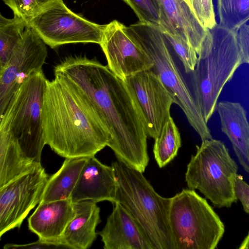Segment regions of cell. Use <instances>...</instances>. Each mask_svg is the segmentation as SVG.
Returning a JSON list of instances; mask_svg holds the SVG:
<instances>
[{
    "label": "cell",
    "mask_w": 249,
    "mask_h": 249,
    "mask_svg": "<svg viewBox=\"0 0 249 249\" xmlns=\"http://www.w3.org/2000/svg\"><path fill=\"white\" fill-rule=\"evenodd\" d=\"M210 30L212 40L203 47L190 73L192 94L207 123L216 109L223 87L243 64L238 31L218 24Z\"/></svg>",
    "instance_id": "cell-5"
},
{
    "label": "cell",
    "mask_w": 249,
    "mask_h": 249,
    "mask_svg": "<svg viewBox=\"0 0 249 249\" xmlns=\"http://www.w3.org/2000/svg\"><path fill=\"white\" fill-rule=\"evenodd\" d=\"M124 81L142 115L148 137L156 139L171 117L174 99L152 70L129 76Z\"/></svg>",
    "instance_id": "cell-12"
},
{
    "label": "cell",
    "mask_w": 249,
    "mask_h": 249,
    "mask_svg": "<svg viewBox=\"0 0 249 249\" xmlns=\"http://www.w3.org/2000/svg\"><path fill=\"white\" fill-rule=\"evenodd\" d=\"M237 37L243 62L249 64V24H244L239 29Z\"/></svg>",
    "instance_id": "cell-30"
},
{
    "label": "cell",
    "mask_w": 249,
    "mask_h": 249,
    "mask_svg": "<svg viewBox=\"0 0 249 249\" xmlns=\"http://www.w3.org/2000/svg\"><path fill=\"white\" fill-rule=\"evenodd\" d=\"M54 73L70 81L89 101L110 134L108 146L119 159L143 172L149 162L145 123L125 82L96 59L66 57Z\"/></svg>",
    "instance_id": "cell-1"
},
{
    "label": "cell",
    "mask_w": 249,
    "mask_h": 249,
    "mask_svg": "<svg viewBox=\"0 0 249 249\" xmlns=\"http://www.w3.org/2000/svg\"><path fill=\"white\" fill-rule=\"evenodd\" d=\"M130 36L152 59L153 70L160 77L202 141L212 139L207 123L198 107L192 91L172 55L169 43L158 26L139 21L126 26Z\"/></svg>",
    "instance_id": "cell-6"
},
{
    "label": "cell",
    "mask_w": 249,
    "mask_h": 249,
    "mask_svg": "<svg viewBox=\"0 0 249 249\" xmlns=\"http://www.w3.org/2000/svg\"><path fill=\"white\" fill-rule=\"evenodd\" d=\"M154 140V157L159 167L162 168L175 158L181 146L180 133L171 116Z\"/></svg>",
    "instance_id": "cell-21"
},
{
    "label": "cell",
    "mask_w": 249,
    "mask_h": 249,
    "mask_svg": "<svg viewBox=\"0 0 249 249\" xmlns=\"http://www.w3.org/2000/svg\"><path fill=\"white\" fill-rule=\"evenodd\" d=\"M160 8L158 26L161 31L181 37L198 55L212 40L210 30L200 22L186 0H161Z\"/></svg>",
    "instance_id": "cell-14"
},
{
    "label": "cell",
    "mask_w": 249,
    "mask_h": 249,
    "mask_svg": "<svg viewBox=\"0 0 249 249\" xmlns=\"http://www.w3.org/2000/svg\"><path fill=\"white\" fill-rule=\"evenodd\" d=\"M47 81L43 70L32 74L14 93L0 116V130L9 135L3 145V159L17 175L41 165L45 145L42 113Z\"/></svg>",
    "instance_id": "cell-3"
},
{
    "label": "cell",
    "mask_w": 249,
    "mask_h": 249,
    "mask_svg": "<svg viewBox=\"0 0 249 249\" xmlns=\"http://www.w3.org/2000/svg\"><path fill=\"white\" fill-rule=\"evenodd\" d=\"M66 248L61 243L39 239L36 242L26 244H7L3 246L4 249H47Z\"/></svg>",
    "instance_id": "cell-29"
},
{
    "label": "cell",
    "mask_w": 249,
    "mask_h": 249,
    "mask_svg": "<svg viewBox=\"0 0 249 249\" xmlns=\"http://www.w3.org/2000/svg\"><path fill=\"white\" fill-rule=\"evenodd\" d=\"M216 109L221 128L231 141L239 162L249 173V123L247 112L237 102H220Z\"/></svg>",
    "instance_id": "cell-18"
},
{
    "label": "cell",
    "mask_w": 249,
    "mask_h": 249,
    "mask_svg": "<svg viewBox=\"0 0 249 249\" xmlns=\"http://www.w3.org/2000/svg\"><path fill=\"white\" fill-rule=\"evenodd\" d=\"M239 249H249V231L242 243L238 248Z\"/></svg>",
    "instance_id": "cell-31"
},
{
    "label": "cell",
    "mask_w": 249,
    "mask_h": 249,
    "mask_svg": "<svg viewBox=\"0 0 249 249\" xmlns=\"http://www.w3.org/2000/svg\"><path fill=\"white\" fill-rule=\"evenodd\" d=\"M28 26L18 17L14 16L13 18L9 19L0 15V70L8 63Z\"/></svg>",
    "instance_id": "cell-22"
},
{
    "label": "cell",
    "mask_w": 249,
    "mask_h": 249,
    "mask_svg": "<svg viewBox=\"0 0 249 249\" xmlns=\"http://www.w3.org/2000/svg\"><path fill=\"white\" fill-rule=\"evenodd\" d=\"M117 183L113 167L101 163L95 156L87 158L73 190V203L91 200L115 202Z\"/></svg>",
    "instance_id": "cell-15"
},
{
    "label": "cell",
    "mask_w": 249,
    "mask_h": 249,
    "mask_svg": "<svg viewBox=\"0 0 249 249\" xmlns=\"http://www.w3.org/2000/svg\"><path fill=\"white\" fill-rule=\"evenodd\" d=\"M169 220L175 249H214L225 232L207 201L190 189L171 197Z\"/></svg>",
    "instance_id": "cell-8"
},
{
    "label": "cell",
    "mask_w": 249,
    "mask_h": 249,
    "mask_svg": "<svg viewBox=\"0 0 249 249\" xmlns=\"http://www.w3.org/2000/svg\"><path fill=\"white\" fill-rule=\"evenodd\" d=\"M87 158H66L59 170L49 178L39 203L71 199Z\"/></svg>",
    "instance_id": "cell-20"
},
{
    "label": "cell",
    "mask_w": 249,
    "mask_h": 249,
    "mask_svg": "<svg viewBox=\"0 0 249 249\" xmlns=\"http://www.w3.org/2000/svg\"><path fill=\"white\" fill-rule=\"evenodd\" d=\"M75 215L67 225L61 239L67 249H87L96 240L97 225L101 222L97 203L84 200L74 203Z\"/></svg>",
    "instance_id": "cell-19"
},
{
    "label": "cell",
    "mask_w": 249,
    "mask_h": 249,
    "mask_svg": "<svg viewBox=\"0 0 249 249\" xmlns=\"http://www.w3.org/2000/svg\"><path fill=\"white\" fill-rule=\"evenodd\" d=\"M218 24L238 31L249 20V0H216Z\"/></svg>",
    "instance_id": "cell-23"
},
{
    "label": "cell",
    "mask_w": 249,
    "mask_h": 249,
    "mask_svg": "<svg viewBox=\"0 0 249 249\" xmlns=\"http://www.w3.org/2000/svg\"><path fill=\"white\" fill-rule=\"evenodd\" d=\"M49 177L41 164L0 187V237L19 228L38 205Z\"/></svg>",
    "instance_id": "cell-10"
},
{
    "label": "cell",
    "mask_w": 249,
    "mask_h": 249,
    "mask_svg": "<svg viewBox=\"0 0 249 249\" xmlns=\"http://www.w3.org/2000/svg\"><path fill=\"white\" fill-rule=\"evenodd\" d=\"M106 24L91 22L58 0L34 17L28 26L46 45L54 49L71 43L100 44Z\"/></svg>",
    "instance_id": "cell-9"
},
{
    "label": "cell",
    "mask_w": 249,
    "mask_h": 249,
    "mask_svg": "<svg viewBox=\"0 0 249 249\" xmlns=\"http://www.w3.org/2000/svg\"><path fill=\"white\" fill-rule=\"evenodd\" d=\"M133 10L139 21L159 26L160 3L159 0H123Z\"/></svg>",
    "instance_id": "cell-26"
},
{
    "label": "cell",
    "mask_w": 249,
    "mask_h": 249,
    "mask_svg": "<svg viewBox=\"0 0 249 249\" xmlns=\"http://www.w3.org/2000/svg\"><path fill=\"white\" fill-rule=\"evenodd\" d=\"M187 2L205 28L211 30L217 25L213 0H187Z\"/></svg>",
    "instance_id": "cell-27"
},
{
    "label": "cell",
    "mask_w": 249,
    "mask_h": 249,
    "mask_svg": "<svg viewBox=\"0 0 249 249\" xmlns=\"http://www.w3.org/2000/svg\"><path fill=\"white\" fill-rule=\"evenodd\" d=\"M238 165L220 140L208 139L197 146L185 173L189 189L198 190L218 208L231 207L238 200L234 189Z\"/></svg>",
    "instance_id": "cell-7"
},
{
    "label": "cell",
    "mask_w": 249,
    "mask_h": 249,
    "mask_svg": "<svg viewBox=\"0 0 249 249\" xmlns=\"http://www.w3.org/2000/svg\"><path fill=\"white\" fill-rule=\"evenodd\" d=\"M111 165L117 187L115 202L133 216L154 249H175L169 220L171 198L160 196L142 172L117 159Z\"/></svg>",
    "instance_id": "cell-4"
},
{
    "label": "cell",
    "mask_w": 249,
    "mask_h": 249,
    "mask_svg": "<svg viewBox=\"0 0 249 249\" xmlns=\"http://www.w3.org/2000/svg\"><path fill=\"white\" fill-rule=\"evenodd\" d=\"M187 1V0H186Z\"/></svg>",
    "instance_id": "cell-32"
},
{
    "label": "cell",
    "mask_w": 249,
    "mask_h": 249,
    "mask_svg": "<svg viewBox=\"0 0 249 249\" xmlns=\"http://www.w3.org/2000/svg\"><path fill=\"white\" fill-rule=\"evenodd\" d=\"M235 195L241 202L244 211L249 214V185L237 175L234 186Z\"/></svg>",
    "instance_id": "cell-28"
},
{
    "label": "cell",
    "mask_w": 249,
    "mask_h": 249,
    "mask_svg": "<svg viewBox=\"0 0 249 249\" xmlns=\"http://www.w3.org/2000/svg\"><path fill=\"white\" fill-rule=\"evenodd\" d=\"M48 80L42 108L45 144L65 158L94 156L110 134L80 91L64 76Z\"/></svg>",
    "instance_id": "cell-2"
},
{
    "label": "cell",
    "mask_w": 249,
    "mask_h": 249,
    "mask_svg": "<svg viewBox=\"0 0 249 249\" xmlns=\"http://www.w3.org/2000/svg\"><path fill=\"white\" fill-rule=\"evenodd\" d=\"M46 43L29 26L5 66L0 70V116L14 93L33 73L42 70L47 56Z\"/></svg>",
    "instance_id": "cell-11"
},
{
    "label": "cell",
    "mask_w": 249,
    "mask_h": 249,
    "mask_svg": "<svg viewBox=\"0 0 249 249\" xmlns=\"http://www.w3.org/2000/svg\"><path fill=\"white\" fill-rule=\"evenodd\" d=\"M75 215L71 199L40 203L28 219V228L39 239L63 245L61 237Z\"/></svg>",
    "instance_id": "cell-17"
},
{
    "label": "cell",
    "mask_w": 249,
    "mask_h": 249,
    "mask_svg": "<svg viewBox=\"0 0 249 249\" xmlns=\"http://www.w3.org/2000/svg\"><path fill=\"white\" fill-rule=\"evenodd\" d=\"M13 12L14 15L24 20L28 24L36 15L58 0H2Z\"/></svg>",
    "instance_id": "cell-24"
},
{
    "label": "cell",
    "mask_w": 249,
    "mask_h": 249,
    "mask_svg": "<svg viewBox=\"0 0 249 249\" xmlns=\"http://www.w3.org/2000/svg\"><path fill=\"white\" fill-rule=\"evenodd\" d=\"M100 45L108 68L124 81L129 76L153 68L148 54L130 36L126 26L117 20L106 24Z\"/></svg>",
    "instance_id": "cell-13"
},
{
    "label": "cell",
    "mask_w": 249,
    "mask_h": 249,
    "mask_svg": "<svg viewBox=\"0 0 249 249\" xmlns=\"http://www.w3.org/2000/svg\"><path fill=\"white\" fill-rule=\"evenodd\" d=\"M163 34L181 61L185 72L191 73L194 70L197 60L198 55L196 50L181 37L170 34Z\"/></svg>",
    "instance_id": "cell-25"
},
{
    "label": "cell",
    "mask_w": 249,
    "mask_h": 249,
    "mask_svg": "<svg viewBox=\"0 0 249 249\" xmlns=\"http://www.w3.org/2000/svg\"><path fill=\"white\" fill-rule=\"evenodd\" d=\"M98 234L105 249H154L138 223L119 202L114 204L105 227Z\"/></svg>",
    "instance_id": "cell-16"
}]
</instances>
